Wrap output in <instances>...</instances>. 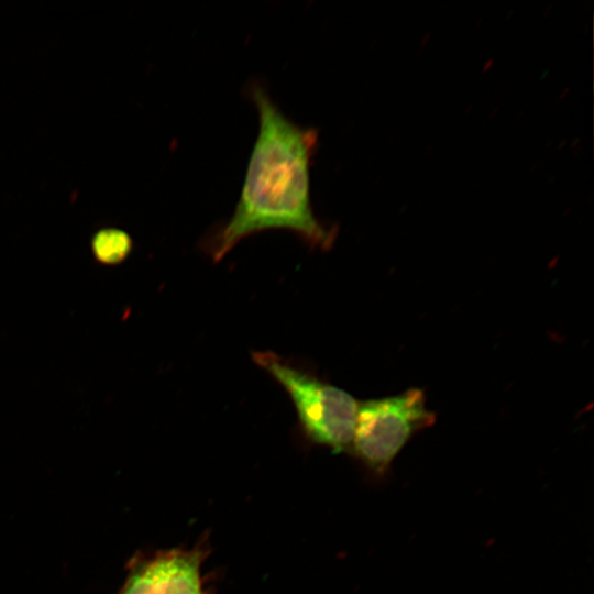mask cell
<instances>
[{
	"instance_id": "5",
	"label": "cell",
	"mask_w": 594,
	"mask_h": 594,
	"mask_svg": "<svg viewBox=\"0 0 594 594\" xmlns=\"http://www.w3.org/2000/svg\"><path fill=\"white\" fill-rule=\"evenodd\" d=\"M133 248V241L128 232L118 228H102L95 232L91 239V250L98 262L106 265H117L123 262Z\"/></svg>"
},
{
	"instance_id": "3",
	"label": "cell",
	"mask_w": 594,
	"mask_h": 594,
	"mask_svg": "<svg viewBox=\"0 0 594 594\" xmlns=\"http://www.w3.org/2000/svg\"><path fill=\"white\" fill-rule=\"evenodd\" d=\"M422 391L359 402L351 450L374 470L387 468L409 438L435 422Z\"/></svg>"
},
{
	"instance_id": "1",
	"label": "cell",
	"mask_w": 594,
	"mask_h": 594,
	"mask_svg": "<svg viewBox=\"0 0 594 594\" xmlns=\"http://www.w3.org/2000/svg\"><path fill=\"white\" fill-rule=\"evenodd\" d=\"M249 96L258 112V133L233 215L212 229L201 249L219 262L242 239L271 229L297 233L309 246L331 248L337 228L323 224L310 199V167L319 133L289 120L254 81Z\"/></svg>"
},
{
	"instance_id": "4",
	"label": "cell",
	"mask_w": 594,
	"mask_h": 594,
	"mask_svg": "<svg viewBox=\"0 0 594 594\" xmlns=\"http://www.w3.org/2000/svg\"><path fill=\"white\" fill-rule=\"evenodd\" d=\"M206 554L195 547L135 560L119 594H209L201 576Z\"/></svg>"
},
{
	"instance_id": "2",
	"label": "cell",
	"mask_w": 594,
	"mask_h": 594,
	"mask_svg": "<svg viewBox=\"0 0 594 594\" xmlns=\"http://www.w3.org/2000/svg\"><path fill=\"white\" fill-rule=\"evenodd\" d=\"M252 360L286 391L307 439L334 452L351 450L359 405L352 395L271 351Z\"/></svg>"
}]
</instances>
